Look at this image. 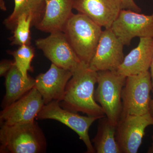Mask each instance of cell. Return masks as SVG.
Segmentation results:
<instances>
[{
  "label": "cell",
  "instance_id": "obj_1",
  "mask_svg": "<svg viewBox=\"0 0 153 153\" xmlns=\"http://www.w3.org/2000/svg\"><path fill=\"white\" fill-rule=\"evenodd\" d=\"M97 79V71L82 62L67 83L64 98L59 102L60 106L73 112L86 114L89 116L100 118L105 116L94 97Z\"/></svg>",
  "mask_w": 153,
  "mask_h": 153
},
{
  "label": "cell",
  "instance_id": "obj_2",
  "mask_svg": "<svg viewBox=\"0 0 153 153\" xmlns=\"http://www.w3.org/2000/svg\"><path fill=\"white\" fill-rule=\"evenodd\" d=\"M0 153L46 152L47 140L36 121L7 125H1Z\"/></svg>",
  "mask_w": 153,
  "mask_h": 153
},
{
  "label": "cell",
  "instance_id": "obj_3",
  "mask_svg": "<svg viewBox=\"0 0 153 153\" xmlns=\"http://www.w3.org/2000/svg\"><path fill=\"white\" fill-rule=\"evenodd\" d=\"M102 31L101 26L78 13L71 16L63 32L81 62L89 65Z\"/></svg>",
  "mask_w": 153,
  "mask_h": 153
},
{
  "label": "cell",
  "instance_id": "obj_4",
  "mask_svg": "<svg viewBox=\"0 0 153 153\" xmlns=\"http://www.w3.org/2000/svg\"><path fill=\"white\" fill-rule=\"evenodd\" d=\"M126 76L117 71H97V87L94 97L113 125H117L122 112V92Z\"/></svg>",
  "mask_w": 153,
  "mask_h": 153
},
{
  "label": "cell",
  "instance_id": "obj_5",
  "mask_svg": "<svg viewBox=\"0 0 153 153\" xmlns=\"http://www.w3.org/2000/svg\"><path fill=\"white\" fill-rule=\"evenodd\" d=\"M152 90L149 71L127 76L122 92L123 108L121 117L149 113Z\"/></svg>",
  "mask_w": 153,
  "mask_h": 153
},
{
  "label": "cell",
  "instance_id": "obj_6",
  "mask_svg": "<svg viewBox=\"0 0 153 153\" xmlns=\"http://www.w3.org/2000/svg\"><path fill=\"white\" fill-rule=\"evenodd\" d=\"M100 119L95 117L80 115L76 112L63 108L59 102L56 101L44 105L36 118V120H54L67 126L78 135L86 146L88 153L96 152L90 140L88 130L92 123Z\"/></svg>",
  "mask_w": 153,
  "mask_h": 153
},
{
  "label": "cell",
  "instance_id": "obj_7",
  "mask_svg": "<svg viewBox=\"0 0 153 153\" xmlns=\"http://www.w3.org/2000/svg\"><path fill=\"white\" fill-rule=\"evenodd\" d=\"M111 29L124 46H129L135 37L153 38V13L146 15L123 9Z\"/></svg>",
  "mask_w": 153,
  "mask_h": 153
},
{
  "label": "cell",
  "instance_id": "obj_8",
  "mask_svg": "<svg viewBox=\"0 0 153 153\" xmlns=\"http://www.w3.org/2000/svg\"><path fill=\"white\" fill-rule=\"evenodd\" d=\"M35 44L52 63L72 73L82 63L63 32L50 33L46 38L36 40Z\"/></svg>",
  "mask_w": 153,
  "mask_h": 153
},
{
  "label": "cell",
  "instance_id": "obj_9",
  "mask_svg": "<svg viewBox=\"0 0 153 153\" xmlns=\"http://www.w3.org/2000/svg\"><path fill=\"white\" fill-rule=\"evenodd\" d=\"M150 125H153V117L150 112L121 117L116 126V138L122 153L137 152L146 129Z\"/></svg>",
  "mask_w": 153,
  "mask_h": 153
},
{
  "label": "cell",
  "instance_id": "obj_10",
  "mask_svg": "<svg viewBox=\"0 0 153 153\" xmlns=\"http://www.w3.org/2000/svg\"><path fill=\"white\" fill-rule=\"evenodd\" d=\"M124 46L111 28L105 29L89 67L97 72L117 71L124 59Z\"/></svg>",
  "mask_w": 153,
  "mask_h": 153
},
{
  "label": "cell",
  "instance_id": "obj_11",
  "mask_svg": "<svg viewBox=\"0 0 153 153\" xmlns=\"http://www.w3.org/2000/svg\"><path fill=\"white\" fill-rule=\"evenodd\" d=\"M45 103L41 94L33 88L21 98L3 108L1 125H13L34 121Z\"/></svg>",
  "mask_w": 153,
  "mask_h": 153
},
{
  "label": "cell",
  "instance_id": "obj_12",
  "mask_svg": "<svg viewBox=\"0 0 153 153\" xmlns=\"http://www.w3.org/2000/svg\"><path fill=\"white\" fill-rule=\"evenodd\" d=\"M72 72L52 63L49 70L35 79V88L42 96L45 105L53 101L60 102L65 95L66 85Z\"/></svg>",
  "mask_w": 153,
  "mask_h": 153
},
{
  "label": "cell",
  "instance_id": "obj_13",
  "mask_svg": "<svg viewBox=\"0 0 153 153\" xmlns=\"http://www.w3.org/2000/svg\"><path fill=\"white\" fill-rule=\"evenodd\" d=\"M73 9L105 29H110L122 10L120 0H73Z\"/></svg>",
  "mask_w": 153,
  "mask_h": 153
},
{
  "label": "cell",
  "instance_id": "obj_14",
  "mask_svg": "<svg viewBox=\"0 0 153 153\" xmlns=\"http://www.w3.org/2000/svg\"><path fill=\"white\" fill-rule=\"evenodd\" d=\"M140 42L126 57L117 71L126 76L149 71L153 56V38H140Z\"/></svg>",
  "mask_w": 153,
  "mask_h": 153
},
{
  "label": "cell",
  "instance_id": "obj_15",
  "mask_svg": "<svg viewBox=\"0 0 153 153\" xmlns=\"http://www.w3.org/2000/svg\"><path fill=\"white\" fill-rule=\"evenodd\" d=\"M45 1V13L36 28L46 33L63 32L66 23L74 14L73 0Z\"/></svg>",
  "mask_w": 153,
  "mask_h": 153
},
{
  "label": "cell",
  "instance_id": "obj_16",
  "mask_svg": "<svg viewBox=\"0 0 153 153\" xmlns=\"http://www.w3.org/2000/svg\"><path fill=\"white\" fill-rule=\"evenodd\" d=\"M6 93L2 101V108L13 103L35 87V79L29 76L24 77L15 63L6 75Z\"/></svg>",
  "mask_w": 153,
  "mask_h": 153
},
{
  "label": "cell",
  "instance_id": "obj_17",
  "mask_svg": "<svg viewBox=\"0 0 153 153\" xmlns=\"http://www.w3.org/2000/svg\"><path fill=\"white\" fill-rule=\"evenodd\" d=\"M13 11L4 20L3 24L13 32L19 18L22 15L30 16L32 19V26L36 27L42 21L45 13V0H14Z\"/></svg>",
  "mask_w": 153,
  "mask_h": 153
},
{
  "label": "cell",
  "instance_id": "obj_18",
  "mask_svg": "<svg viewBox=\"0 0 153 153\" xmlns=\"http://www.w3.org/2000/svg\"><path fill=\"white\" fill-rule=\"evenodd\" d=\"M116 126L110 122L106 116L100 119L97 134L92 140L97 153H121L116 138Z\"/></svg>",
  "mask_w": 153,
  "mask_h": 153
},
{
  "label": "cell",
  "instance_id": "obj_19",
  "mask_svg": "<svg viewBox=\"0 0 153 153\" xmlns=\"http://www.w3.org/2000/svg\"><path fill=\"white\" fill-rule=\"evenodd\" d=\"M14 58L15 65L24 77L28 78V71H32L31 63L35 55V50L30 45H23L14 51H9Z\"/></svg>",
  "mask_w": 153,
  "mask_h": 153
},
{
  "label": "cell",
  "instance_id": "obj_20",
  "mask_svg": "<svg viewBox=\"0 0 153 153\" xmlns=\"http://www.w3.org/2000/svg\"><path fill=\"white\" fill-rule=\"evenodd\" d=\"M32 26V19L30 16L24 15L19 18L13 33L11 45L21 46L30 45V27Z\"/></svg>",
  "mask_w": 153,
  "mask_h": 153
},
{
  "label": "cell",
  "instance_id": "obj_21",
  "mask_svg": "<svg viewBox=\"0 0 153 153\" xmlns=\"http://www.w3.org/2000/svg\"><path fill=\"white\" fill-rule=\"evenodd\" d=\"M122 10H129L140 13L141 9L135 2L134 0H120Z\"/></svg>",
  "mask_w": 153,
  "mask_h": 153
},
{
  "label": "cell",
  "instance_id": "obj_22",
  "mask_svg": "<svg viewBox=\"0 0 153 153\" xmlns=\"http://www.w3.org/2000/svg\"><path fill=\"white\" fill-rule=\"evenodd\" d=\"M14 61L10 60H4L0 63V76H5L12 68Z\"/></svg>",
  "mask_w": 153,
  "mask_h": 153
},
{
  "label": "cell",
  "instance_id": "obj_23",
  "mask_svg": "<svg viewBox=\"0 0 153 153\" xmlns=\"http://www.w3.org/2000/svg\"><path fill=\"white\" fill-rule=\"evenodd\" d=\"M150 73L151 75V78H152V92L153 95V56L152 59V63H151L150 66Z\"/></svg>",
  "mask_w": 153,
  "mask_h": 153
},
{
  "label": "cell",
  "instance_id": "obj_24",
  "mask_svg": "<svg viewBox=\"0 0 153 153\" xmlns=\"http://www.w3.org/2000/svg\"><path fill=\"white\" fill-rule=\"evenodd\" d=\"M0 9L4 11L7 10V7L4 0H0Z\"/></svg>",
  "mask_w": 153,
  "mask_h": 153
},
{
  "label": "cell",
  "instance_id": "obj_25",
  "mask_svg": "<svg viewBox=\"0 0 153 153\" xmlns=\"http://www.w3.org/2000/svg\"><path fill=\"white\" fill-rule=\"evenodd\" d=\"M150 110L149 112L153 117V99H151L150 102Z\"/></svg>",
  "mask_w": 153,
  "mask_h": 153
},
{
  "label": "cell",
  "instance_id": "obj_26",
  "mask_svg": "<svg viewBox=\"0 0 153 153\" xmlns=\"http://www.w3.org/2000/svg\"><path fill=\"white\" fill-rule=\"evenodd\" d=\"M152 147L150 148L149 150L148 151V153H153V134L152 136Z\"/></svg>",
  "mask_w": 153,
  "mask_h": 153
}]
</instances>
